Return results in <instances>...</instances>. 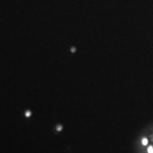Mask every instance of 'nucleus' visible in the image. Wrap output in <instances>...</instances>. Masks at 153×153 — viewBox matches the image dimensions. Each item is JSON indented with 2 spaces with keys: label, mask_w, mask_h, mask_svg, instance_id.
Segmentation results:
<instances>
[{
  "label": "nucleus",
  "mask_w": 153,
  "mask_h": 153,
  "mask_svg": "<svg viewBox=\"0 0 153 153\" xmlns=\"http://www.w3.org/2000/svg\"><path fill=\"white\" fill-rule=\"evenodd\" d=\"M147 143H148L147 139H143L142 144H143V145H144V146H146V145H147Z\"/></svg>",
  "instance_id": "obj_1"
},
{
  "label": "nucleus",
  "mask_w": 153,
  "mask_h": 153,
  "mask_svg": "<svg viewBox=\"0 0 153 153\" xmlns=\"http://www.w3.org/2000/svg\"><path fill=\"white\" fill-rule=\"evenodd\" d=\"M148 153H153V148L152 146L148 148Z\"/></svg>",
  "instance_id": "obj_2"
},
{
  "label": "nucleus",
  "mask_w": 153,
  "mask_h": 153,
  "mask_svg": "<svg viewBox=\"0 0 153 153\" xmlns=\"http://www.w3.org/2000/svg\"><path fill=\"white\" fill-rule=\"evenodd\" d=\"M30 115H31V112H30V111H27V113H26V116H27V117H29Z\"/></svg>",
  "instance_id": "obj_3"
},
{
  "label": "nucleus",
  "mask_w": 153,
  "mask_h": 153,
  "mask_svg": "<svg viewBox=\"0 0 153 153\" xmlns=\"http://www.w3.org/2000/svg\"><path fill=\"white\" fill-rule=\"evenodd\" d=\"M61 129V127H58V130H60Z\"/></svg>",
  "instance_id": "obj_4"
}]
</instances>
